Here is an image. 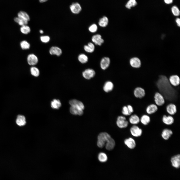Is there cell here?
Wrapping results in <instances>:
<instances>
[{
    "label": "cell",
    "mask_w": 180,
    "mask_h": 180,
    "mask_svg": "<svg viewBox=\"0 0 180 180\" xmlns=\"http://www.w3.org/2000/svg\"><path fill=\"white\" fill-rule=\"evenodd\" d=\"M157 85L159 92L164 96L165 102L175 104L177 108L180 106V85L176 87L172 86L168 78L164 75L159 76Z\"/></svg>",
    "instance_id": "obj_1"
},
{
    "label": "cell",
    "mask_w": 180,
    "mask_h": 180,
    "mask_svg": "<svg viewBox=\"0 0 180 180\" xmlns=\"http://www.w3.org/2000/svg\"><path fill=\"white\" fill-rule=\"evenodd\" d=\"M111 137L110 135L107 133H100L98 137L97 146L100 148H103L105 146L107 141Z\"/></svg>",
    "instance_id": "obj_2"
},
{
    "label": "cell",
    "mask_w": 180,
    "mask_h": 180,
    "mask_svg": "<svg viewBox=\"0 0 180 180\" xmlns=\"http://www.w3.org/2000/svg\"><path fill=\"white\" fill-rule=\"evenodd\" d=\"M155 104L157 106L163 105L165 103V100L163 96L159 92H156L154 96Z\"/></svg>",
    "instance_id": "obj_3"
},
{
    "label": "cell",
    "mask_w": 180,
    "mask_h": 180,
    "mask_svg": "<svg viewBox=\"0 0 180 180\" xmlns=\"http://www.w3.org/2000/svg\"><path fill=\"white\" fill-rule=\"evenodd\" d=\"M116 124L119 128H126L128 126V122L125 117L120 116H118L117 118Z\"/></svg>",
    "instance_id": "obj_4"
},
{
    "label": "cell",
    "mask_w": 180,
    "mask_h": 180,
    "mask_svg": "<svg viewBox=\"0 0 180 180\" xmlns=\"http://www.w3.org/2000/svg\"><path fill=\"white\" fill-rule=\"evenodd\" d=\"M131 135L135 137H138L141 136L142 133V129L136 125H133L130 129Z\"/></svg>",
    "instance_id": "obj_5"
},
{
    "label": "cell",
    "mask_w": 180,
    "mask_h": 180,
    "mask_svg": "<svg viewBox=\"0 0 180 180\" xmlns=\"http://www.w3.org/2000/svg\"><path fill=\"white\" fill-rule=\"evenodd\" d=\"M166 112L168 115L174 116L177 113V110L176 105L172 103L168 104L166 107Z\"/></svg>",
    "instance_id": "obj_6"
},
{
    "label": "cell",
    "mask_w": 180,
    "mask_h": 180,
    "mask_svg": "<svg viewBox=\"0 0 180 180\" xmlns=\"http://www.w3.org/2000/svg\"><path fill=\"white\" fill-rule=\"evenodd\" d=\"M170 84L173 86L176 87L180 85V78L177 75L171 76L168 78Z\"/></svg>",
    "instance_id": "obj_7"
},
{
    "label": "cell",
    "mask_w": 180,
    "mask_h": 180,
    "mask_svg": "<svg viewBox=\"0 0 180 180\" xmlns=\"http://www.w3.org/2000/svg\"><path fill=\"white\" fill-rule=\"evenodd\" d=\"M162 120L165 124L170 125L172 124L174 121L173 116L169 115L164 114L162 117Z\"/></svg>",
    "instance_id": "obj_8"
},
{
    "label": "cell",
    "mask_w": 180,
    "mask_h": 180,
    "mask_svg": "<svg viewBox=\"0 0 180 180\" xmlns=\"http://www.w3.org/2000/svg\"><path fill=\"white\" fill-rule=\"evenodd\" d=\"M172 166L174 168H178L180 166V155L177 154L172 156L170 159Z\"/></svg>",
    "instance_id": "obj_9"
},
{
    "label": "cell",
    "mask_w": 180,
    "mask_h": 180,
    "mask_svg": "<svg viewBox=\"0 0 180 180\" xmlns=\"http://www.w3.org/2000/svg\"><path fill=\"white\" fill-rule=\"evenodd\" d=\"M145 94L144 89L140 87L136 88L134 91V95L137 98H141L145 96Z\"/></svg>",
    "instance_id": "obj_10"
},
{
    "label": "cell",
    "mask_w": 180,
    "mask_h": 180,
    "mask_svg": "<svg viewBox=\"0 0 180 180\" xmlns=\"http://www.w3.org/2000/svg\"><path fill=\"white\" fill-rule=\"evenodd\" d=\"M158 106L155 104H152L148 105L146 110V114L149 115L153 114L157 112Z\"/></svg>",
    "instance_id": "obj_11"
},
{
    "label": "cell",
    "mask_w": 180,
    "mask_h": 180,
    "mask_svg": "<svg viewBox=\"0 0 180 180\" xmlns=\"http://www.w3.org/2000/svg\"><path fill=\"white\" fill-rule=\"evenodd\" d=\"M38 58L37 56L34 54H29L27 58V61L28 64L31 66L36 64L38 62Z\"/></svg>",
    "instance_id": "obj_12"
},
{
    "label": "cell",
    "mask_w": 180,
    "mask_h": 180,
    "mask_svg": "<svg viewBox=\"0 0 180 180\" xmlns=\"http://www.w3.org/2000/svg\"><path fill=\"white\" fill-rule=\"evenodd\" d=\"M70 8L71 12L74 14H78L82 10L81 7L78 2L72 3L70 6Z\"/></svg>",
    "instance_id": "obj_13"
},
{
    "label": "cell",
    "mask_w": 180,
    "mask_h": 180,
    "mask_svg": "<svg viewBox=\"0 0 180 180\" xmlns=\"http://www.w3.org/2000/svg\"><path fill=\"white\" fill-rule=\"evenodd\" d=\"M130 66L132 68H140L142 65L140 60L136 57L131 58L130 61Z\"/></svg>",
    "instance_id": "obj_14"
},
{
    "label": "cell",
    "mask_w": 180,
    "mask_h": 180,
    "mask_svg": "<svg viewBox=\"0 0 180 180\" xmlns=\"http://www.w3.org/2000/svg\"><path fill=\"white\" fill-rule=\"evenodd\" d=\"M124 143L128 148L131 149L134 148L136 145L135 140L131 137L126 139L124 141Z\"/></svg>",
    "instance_id": "obj_15"
},
{
    "label": "cell",
    "mask_w": 180,
    "mask_h": 180,
    "mask_svg": "<svg viewBox=\"0 0 180 180\" xmlns=\"http://www.w3.org/2000/svg\"><path fill=\"white\" fill-rule=\"evenodd\" d=\"M95 72L92 69L88 68L86 70L82 73L83 76L86 79L89 80L93 77L95 76Z\"/></svg>",
    "instance_id": "obj_16"
},
{
    "label": "cell",
    "mask_w": 180,
    "mask_h": 180,
    "mask_svg": "<svg viewBox=\"0 0 180 180\" xmlns=\"http://www.w3.org/2000/svg\"><path fill=\"white\" fill-rule=\"evenodd\" d=\"M172 131L170 129L166 128L162 131L161 136L163 139L165 140H168L173 134Z\"/></svg>",
    "instance_id": "obj_17"
},
{
    "label": "cell",
    "mask_w": 180,
    "mask_h": 180,
    "mask_svg": "<svg viewBox=\"0 0 180 180\" xmlns=\"http://www.w3.org/2000/svg\"><path fill=\"white\" fill-rule=\"evenodd\" d=\"M49 52L51 55H56L59 56L62 54V49L58 47L52 46L50 48Z\"/></svg>",
    "instance_id": "obj_18"
},
{
    "label": "cell",
    "mask_w": 180,
    "mask_h": 180,
    "mask_svg": "<svg viewBox=\"0 0 180 180\" xmlns=\"http://www.w3.org/2000/svg\"><path fill=\"white\" fill-rule=\"evenodd\" d=\"M83 110L79 107L75 106H71L70 108L71 113L74 115H82L83 114Z\"/></svg>",
    "instance_id": "obj_19"
},
{
    "label": "cell",
    "mask_w": 180,
    "mask_h": 180,
    "mask_svg": "<svg viewBox=\"0 0 180 180\" xmlns=\"http://www.w3.org/2000/svg\"><path fill=\"white\" fill-rule=\"evenodd\" d=\"M92 40L95 44L99 46H101L104 42L101 36L98 34L94 35L92 38Z\"/></svg>",
    "instance_id": "obj_20"
},
{
    "label": "cell",
    "mask_w": 180,
    "mask_h": 180,
    "mask_svg": "<svg viewBox=\"0 0 180 180\" xmlns=\"http://www.w3.org/2000/svg\"><path fill=\"white\" fill-rule=\"evenodd\" d=\"M130 122L133 125H136L140 122V117L135 114H132L129 118Z\"/></svg>",
    "instance_id": "obj_21"
},
{
    "label": "cell",
    "mask_w": 180,
    "mask_h": 180,
    "mask_svg": "<svg viewBox=\"0 0 180 180\" xmlns=\"http://www.w3.org/2000/svg\"><path fill=\"white\" fill-rule=\"evenodd\" d=\"M151 120L150 115L147 114H144L140 117V122L144 126L148 125L150 122Z\"/></svg>",
    "instance_id": "obj_22"
},
{
    "label": "cell",
    "mask_w": 180,
    "mask_h": 180,
    "mask_svg": "<svg viewBox=\"0 0 180 180\" xmlns=\"http://www.w3.org/2000/svg\"><path fill=\"white\" fill-rule=\"evenodd\" d=\"M110 63V58L108 57H104L101 60L100 62V66L103 70L106 69L109 66Z\"/></svg>",
    "instance_id": "obj_23"
},
{
    "label": "cell",
    "mask_w": 180,
    "mask_h": 180,
    "mask_svg": "<svg viewBox=\"0 0 180 180\" xmlns=\"http://www.w3.org/2000/svg\"><path fill=\"white\" fill-rule=\"evenodd\" d=\"M16 122L18 126H23L26 124V118L23 115H18L17 116Z\"/></svg>",
    "instance_id": "obj_24"
},
{
    "label": "cell",
    "mask_w": 180,
    "mask_h": 180,
    "mask_svg": "<svg viewBox=\"0 0 180 180\" xmlns=\"http://www.w3.org/2000/svg\"><path fill=\"white\" fill-rule=\"evenodd\" d=\"M69 103L71 106H75L79 107L84 110V107L83 104L81 102L76 99L70 100Z\"/></svg>",
    "instance_id": "obj_25"
},
{
    "label": "cell",
    "mask_w": 180,
    "mask_h": 180,
    "mask_svg": "<svg viewBox=\"0 0 180 180\" xmlns=\"http://www.w3.org/2000/svg\"><path fill=\"white\" fill-rule=\"evenodd\" d=\"M115 142L114 140L111 137L106 142L105 145V148L108 150H112L114 148Z\"/></svg>",
    "instance_id": "obj_26"
},
{
    "label": "cell",
    "mask_w": 180,
    "mask_h": 180,
    "mask_svg": "<svg viewBox=\"0 0 180 180\" xmlns=\"http://www.w3.org/2000/svg\"><path fill=\"white\" fill-rule=\"evenodd\" d=\"M113 87L112 83L110 81H107L104 84L103 88L105 92H108L112 90Z\"/></svg>",
    "instance_id": "obj_27"
},
{
    "label": "cell",
    "mask_w": 180,
    "mask_h": 180,
    "mask_svg": "<svg viewBox=\"0 0 180 180\" xmlns=\"http://www.w3.org/2000/svg\"><path fill=\"white\" fill-rule=\"evenodd\" d=\"M18 17L28 22L30 20V18L28 14L26 12L20 11L18 14Z\"/></svg>",
    "instance_id": "obj_28"
},
{
    "label": "cell",
    "mask_w": 180,
    "mask_h": 180,
    "mask_svg": "<svg viewBox=\"0 0 180 180\" xmlns=\"http://www.w3.org/2000/svg\"><path fill=\"white\" fill-rule=\"evenodd\" d=\"M61 106V103L59 100L54 99L51 102V106L52 108L58 109Z\"/></svg>",
    "instance_id": "obj_29"
},
{
    "label": "cell",
    "mask_w": 180,
    "mask_h": 180,
    "mask_svg": "<svg viewBox=\"0 0 180 180\" xmlns=\"http://www.w3.org/2000/svg\"><path fill=\"white\" fill-rule=\"evenodd\" d=\"M84 50L86 52L92 53L94 51L95 46L92 43L89 42L88 44L87 45L84 46Z\"/></svg>",
    "instance_id": "obj_30"
},
{
    "label": "cell",
    "mask_w": 180,
    "mask_h": 180,
    "mask_svg": "<svg viewBox=\"0 0 180 180\" xmlns=\"http://www.w3.org/2000/svg\"><path fill=\"white\" fill-rule=\"evenodd\" d=\"M108 22V19L107 17L104 16L99 20L98 24L100 26L104 27L107 26Z\"/></svg>",
    "instance_id": "obj_31"
},
{
    "label": "cell",
    "mask_w": 180,
    "mask_h": 180,
    "mask_svg": "<svg viewBox=\"0 0 180 180\" xmlns=\"http://www.w3.org/2000/svg\"><path fill=\"white\" fill-rule=\"evenodd\" d=\"M79 61L82 64L87 62L88 60V56L84 54H80L78 57Z\"/></svg>",
    "instance_id": "obj_32"
},
{
    "label": "cell",
    "mask_w": 180,
    "mask_h": 180,
    "mask_svg": "<svg viewBox=\"0 0 180 180\" xmlns=\"http://www.w3.org/2000/svg\"><path fill=\"white\" fill-rule=\"evenodd\" d=\"M98 160L101 162H104L108 160V157L106 154L104 152H100L98 156Z\"/></svg>",
    "instance_id": "obj_33"
},
{
    "label": "cell",
    "mask_w": 180,
    "mask_h": 180,
    "mask_svg": "<svg viewBox=\"0 0 180 180\" xmlns=\"http://www.w3.org/2000/svg\"><path fill=\"white\" fill-rule=\"evenodd\" d=\"M137 4L136 0H129L126 4L125 6L127 8L130 9L131 7L136 6Z\"/></svg>",
    "instance_id": "obj_34"
},
{
    "label": "cell",
    "mask_w": 180,
    "mask_h": 180,
    "mask_svg": "<svg viewBox=\"0 0 180 180\" xmlns=\"http://www.w3.org/2000/svg\"><path fill=\"white\" fill-rule=\"evenodd\" d=\"M30 27L26 25L22 26L20 28V30L23 34H27L30 32Z\"/></svg>",
    "instance_id": "obj_35"
},
{
    "label": "cell",
    "mask_w": 180,
    "mask_h": 180,
    "mask_svg": "<svg viewBox=\"0 0 180 180\" xmlns=\"http://www.w3.org/2000/svg\"><path fill=\"white\" fill-rule=\"evenodd\" d=\"M30 70L31 74L34 76H38L40 74L39 70L36 67L32 66L31 67Z\"/></svg>",
    "instance_id": "obj_36"
},
{
    "label": "cell",
    "mask_w": 180,
    "mask_h": 180,
    "mask_svg": "<svg viewBox=\"0 0 180 180\" xmlns=\"http://www.w3.org/2000/svg\"><path fill=\"white\" fill-rule=\"evenodd\" d=\"M14 20L15 22L22 26L27 25L28 23V22L18 17L15 18Z\"/></svg>",
    "instance_id": "obj_37"
},
{
    "label": "cell",
    "mask_w": 180,
    "mask_h": 180,
    "mask_svg": "<svg viewBox=\"0 0 180 180\" xmlns=\"http://www.w3.org/2000/svg\"><path fill=\"white\" fill-rule=\"evenodd\" d=\"M20 46L22 49L27 50L30 48V44L26 40H23L20 43Z\"/></svg>",
    "instance_id": "obj_38"
},
{
    "label": "cell",
    "mask_w": 180,
    "mask_h": 180,
    "mask_svg": "<svg viewBox=\"0 0 180 180\" xmlns=\"http://www.w3.org/2000/svg\"><path fill=\"white\" fill-rule=\"evenodd\" d=\"M171 10L172 13L174 16H178L180 15V10L176 6H172L171 8Z\"/></svg>",
    "instance_id": "obj_39"
},
{
    "label": "cell",
    "mask_w": 180,
    "mask_h": 180,
    "mask_svg": "<svg viewBox=\"0 0 180 180\" xmlns=\"http://www.w3.org/2000/svg\"><path fill=\"white\" fill-rule=\"evenodd\" d=\"M40 39L42 42L46 43L50 41V38L48 36H40Z\"/></svg>",
    "instance_id": "obj_40"
},
{
    "label": "cell",
    "mask_w": 180,
    "mask_h": 180,
    "mask_svg": "<svg viewBox=\"0 0 180 180\" xmlns=\"http://www.w3.org/2000/svg\"><path fill=\"white\" fill-rule=\"evenodd\" d=\"M122 113L125 116H130L131 115L130 113L126 106H124L122 108Z\"/></svg>",
    "instance_id": "obj_41"
},
{
    "label": "cell",
    "mask_w": 180,
    "mask_h": 180,
    "mask_svg": "<svg viewBox=\"0 0 180 180\" xmlns=\"http://www.w3.org/2000/svg\"><path fill=\"white\" fill-rule=\"evenodd\" d=\"M98 29L97 25L95 24H93L90 26L88 28L89 31L91 32L94 33L96 32Z\"/></svg>",
    "instance_id": "obj_42"
},
{
    "label": "cell",
    "mask_w": 180,
    "mask_h": 180,
    "mask_svg": "<svg viewBox=\"0 0 180 180\" xmlns=\"http://www.w3.org/2000/svg\"><path fill=\"white\" fill-rule=\"evenodd\" d=\"M126 106L130 114H132L134 113V110L133 107L130 104L127 105Z\"/></svg>",
    "instance_id": "obj_43"
},
{
    "label": "cell",
    "mask_w": 180,
    "mask_h": 180,
    "mask_svg": "<svg viewBox=\"0 0 180 180\" xmlns=\"http://www.w3.org/2000/svg\"><path fill=\"white\" fill-rule=\"evenodd\" d=\"M164 2L168 4H172L173 2V0H164Z\"/></svg>",
    "instance_id": "obj_44"
},
{
    "label": "cell",
    "mask_w": 180,
    "mask_h": 180,
    "mask_svg": "<svg viewBox=\"0 0 180 180\" xmlns=\"http://www.w3.org/2000/svg\"><path fill=\"white\" fill-rule=\"evenodd\" d=\"M176 22L177 25L179 26H180V19L179 18H177L176 20Z\"/></svg>",
    "instance_id": "obj_45"
},
{
    "label": "cell",
    "mask_w": 180,
    "mask_h": 180,
    "mask_svg": "<svg viewBox=\"0 0 180 180\" xmlns=\"http://www.w3.org/2000/svg\"><path fill=\"white\" fill-rule=\"evenodd\" d=\"M48 0H39V1L40 2L43 3L46 2Z\"/></svg>",
    "instance_id": "obj_46"
},
{
    "label": "cell",
    "mask_w": 180,
    "mask_h": 180,
    "mask_svg": "<svg viewBox=\"0 0 180 180\" xmlns=\"http://www.w3.org/2000/svg\"><path fill=\"white\" fill-rule=\"evenodd\" d=\"M40 33L41 34H42L44 33V31H43L42 30H40L39 31Z\"/></svg>",
    "instance_id": "obj_47"
}]
</instances>
